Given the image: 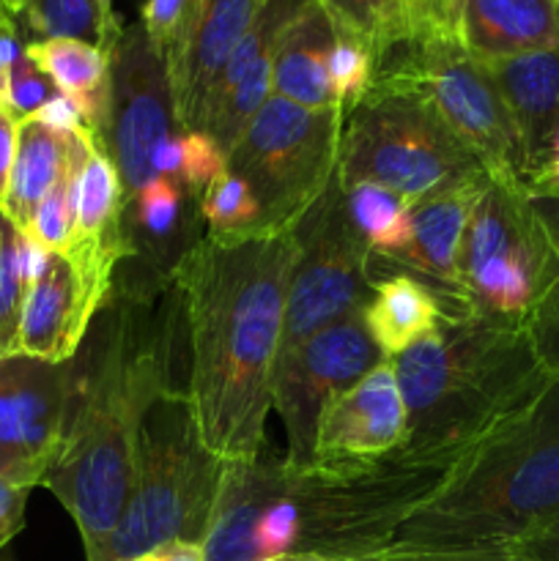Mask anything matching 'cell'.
Returning <instances> with one entry per match:
<instances>
[{
  "label": "cell",
  "mask_w": 559,
  "mask_h": 561,
  "mask_svg": "<svg viewBox=\"0 0 559 561\" xmlns=\"http://www.w3.org/2000/svg\"><path fill=\"white\" fill-rule=\"evenodd\" d=\"M228 170V153L206 131H179L153 157V175H170L203 195Z\"/></svg>",
  "instance_id": "cell-33"
},
{
  "label": "cell",
  "mask_w": 559,
  "mask_h": 561,
  "mask_svg": "<svg viewBox=\"0 0 559 561\" xmlns=\"http://www.w3.org/2000/svg\"><path fill=\"white\" fill-rule=\"evenodd\" d=\"M288 496L283 458H255L223 463L217 499L203 535V561H263L255 526L263 510Z\"/></svg>",
  "instance_id": "cell-18"
},
{
  "label": "cell",
  "mask_w": 559,
  "mask_h": 561,
  "mask_svg": "<svg viewBox=\"0 0 559 561\" xmlns=\"http://www.w3.org/2000/svg\"><path fill=\"white\" fill-rule=\"evenodd\" d=\"M334 33L362 44L373 66L417 36L414 0H318Z\"/></svg>",
  "instance_id": "cell-27"
},
{
  "label": "cell",
  "mask_w": 559,
  "mask_h": 561,
  "mask_svg": "<svg viewBox=\"0 0 559 561\" xmlns=\"http://www.w3.org/2000/svg\"><path fill=\"white\" fill-rule=\"evenodd\" d=\"M557 179H559V126H557V131H554L551 153H548V168H546V173H543V179L537 181V184H546V181H557Z\"/></svg>",
  "instance_id": "cell-46"
},
{
  "label": "cell",
  "mask_w": 559,
  "mask_h": 561,
  "mask_svg": "<svg viewBox=\"0 0 559 561\" xmlns=\"http://www.w3.org/2000/svg\"><path fill=\"white\" fill-rule=\"evenodd\" d=\"M124 225L135 261L162 274H173L175 263L206 236L201 195L170 175H153L126 201Z\"/></svg>",
  "instance_id": "cell-21"
},
{
  "label": "cell",
  "mask_w": 559,
  "mask_h": 561,
  "mask_svg": "<svg viewBox=\"0 0 559 561\" xmlns=\"http://www.w3.org/2000/svg\"><path fill=\"white\" fill-rule=\"evenodd\" d=\"M491 175L480 173L411 206V239L400 252H370L367 283L376 288L389 277H409L436 299L444 323L471 318L458 272V252L471 208Z\"/></svg>",
  "instance_id": "cell-14"
},
{
  "label": "cell",
  "mask_w": 559,
  "mask_h": 561,
  "mask_svg": "<svg viewBox=\"0 0 559 561\" xmlns=\"http://www.w3.org/2000/svg\"><path fill=\"white\" fill-rule=\"evenodd\" d=\"M373 561H526L510 548L497 551H458V553H411V557H384Z\"/></svg>",
  "instance_id": "cell-44"
},
{
  "label": "cell",
  "mask_w": 559,
  "mask_h": 561,
  "mask_svg": "<svg viewBox=\"0 0 559 561\" xmlns=\"http://www.w3.org/2000/svg\"><path fill=\"white\" fill-rule=\"evenodd\" d=\"M283 561H332L323 557H310V553H294V557H285Z\"/></svg>",
  "instance_id": "cell-50"
},
{
  "label": "cell",
  "mask_w": 559,
  "mask_h": 561,
  "mask_svg": "<svg viewBox=\"0 0 559 561\" xmlns=\"http://www.w3.org/2000/svg\"><path fill=\"white\" fill-rule=\"evenodd\" d=\"M181 389L190 343L179 283L129 257L71 359L64 436L42 480L77 524L88 561H102L129 502L142 416Z\"/></svg>",
  "instance_id": "cell-1"
},
{
  "label": "cell",
  "mask_w": 559,
  "mask_h": 561,
  "mask_svg": "<svg viewBox=\"0 0 559 561\" xmlns=\"http://www.w3.org/2000/svg\"><path fill=\"white\" fill-rule=\"evenodd\" d=\"M25 55L80 107L99 148H104L110 104V53L82 38H33Z\"/></svg>",
  "instance_id": "cell-25"
},
{
  "label": "cell",
  "mask_w": 559,
  "mask_h": 561,
  "mask_svg": "<svg viewBox=\"0 0 559 561\" xmlns=\"http://www.w3.org/2000/svg\"><path fill=\"white\" fill-rule=\"evenodd\" d=\"M482 438L453 447L400 444L365 463L288 477V496L301 515L294 553L332 561L373 559L409 515L449 485Z\"/></svg>",
  "instance_id": "cell-5"
},
{
  "label": "cell",
  "mask_w": 559,
  "mask_h": 561,
  "mask_svg": "<svg viewBox=\"0 0 559 561\" xmlns=\"http://www.w3.org/2000/svg\"><path fill=\"white\" fill-rule=\"evenodd\" d=\"M99 9H102L104 22H107V25L113 27V31H121V27H124V22H121V20H118V14H115L113 0H99Z\"/></svg>",
  "instance_id": "cell-47"
},
{
  "label": "cell",
  "mask_w": 559,
  "mask_h": 561,
  "mask_svg": "<svg viewBox=\"0 0 559 561\" xmlns=\"http://www.w3.org/2000/svg\"><path fill=\"white\" fill-rule=\"evenodd\" d=\"M362 316L387 359L403 354L442 323L436 299L409 277H389L378 283Z\"/></svg>",
  "instance_id": "cell-26"
},
{
  "label": "cell",
  "mask_w": 559,
  "mask_h": 561,
  "mask_svg": "<svg viewBox=\"0 0 559 561\" xmlns=\"http://www.w3.org/2000/svg\"><path fill=\"white\" fill-rule=\"evenodd\" d=\"M559 515V376L493 427L373 559L510 548ZM367 559V561H373Z\"/></svg>",
  "instance_id": "cell-3"
},
{
  "label": "cell",
  "mask_w": 559,
  "mask_h": 561,
  "mask_svg": "<svg viewBox=\"0 0 559 561\" xmlns=\"http://www.w3.org/2000/svg\"><path fill=\"white\" fill-rule=\"evenodd\" d=\"M71 394V362L0 359V477L36 488L58 455Z\"/></svg>",
  "instance_id": "cell-15"
},
{
  "label": "cell",
  "mask_w": 559,
  "mask_h": 561,
  "mask_svg": "<svg viewBox=\"0 0 559 561\" xmlns=\"http://www.w3.org/2000/svg\"><path fill=\"white\" fill-rule=\"evenodd\" d=\"M263 0H203L192 44L173 80L175 118L181 131H203L208 102L236 44L255 22Z\"/></svg>",
  "instance_id": "cell-20"
},
{
  "label": "cell",
  "mask_w": 559,
  "mask_h": 561,
  "mask_svg": "<svg viewBox=\"0 0 559 561\" xmlns=\"http://www.w3.org/2000/svg\"><path fill=\"white\" fill-rule=\"evenodd\" d=\"M296 230L241 241L203 236L173 268L190 343L192 420L223 463L263 453Z\"/></svg>",
  "instance_id": "cell-2"
},
{
  "label": "cell",
  "mask_w": 559,
  "mask_h": 561,
  "mask_svg": "<svg viewBox=\"0 0 559 561\" xmlns=\"http://www.w3.org/2000/svg\"><path fill=\"white\" fill-rule=\"evenodd\" d=\"M91 146H88V151H91ZM88 151L71 164L69 173H66L64 179L53 186V192L44 197L42 206L33 214L31 228L25 230L31 239H36L38 244L47 247L49 252H64L71 241V230H75V186L80 168L85 164Z\"/></svg>",
  "instance_id": "cell-36"
},
{
  "label": "cell",
  "mask_w": 559,
  "mask_h": 561,
  "mask_svg": "<svg viewBox=\"0 0 559 561\" xmlns=\"http://www.w3.org/2000/svg\"><path fill=\"white\" fill-rule=\"evenodd\" d=\"M532 190H540V192H551V195L559 197V179L557 181H546V184H537Z\"/></svg>",
  "instance_id": "cell-49"
},
{
  "label": "cell",
  "mask_w": 559,
  "mask_h": 561,
  "mask_svg": "<svg viewBox=\"0 0 559 561\" xmlns=\"http://www.w3.org/2000/svg\"><path fill=\"white\" fill-rule=\"evenodd\" d=\"M0 3H3V9L9 11L11 16H16V20H22V14H25L27 0H0Z\"/></svg>",
  "instance_id": "cell-48"
},
{
  "label": "cell",
  "mask_w": 559,
  "mask_h": 561,
  "mask_svg": "<svg viewBox=\"0 0 559 561\" xmlns=\"http://www.w3.org/2000/svg\"><path fill=\"white\" fill-rule=\"evenodd\" d=\"M384 362L387 354L373 340L362 312L312 334L299 348L280 354L272 405L285 427V474L299 477L316 463L318 422L329 398L351 389Z\"/></svg>",
  "instance_id": "cell-12"
},
{
  "label": "cell",
  "mask_w": 559,
  "mask_h": 561,
  "mask_svg": "<svg viewBox=\"0 0 559 561\" xmlns=\"http://www.w3.org/2000/svg\"><path fill=\"white\" fill-rule=\"evenodd\" d=\"M25 25L36 38H82L110 53L121 31L104 22L99 0H27Z\"/></svg>",
  "instance_id": "cell-31"
},
{
  "label": "cell",
  "mask_w": 559,
  "mask_h": 561,
  "mask_svg": "<svg viewBox=\"0 0 559 561\" xmlns=\"http://www.w3.org/2000/svg\"><path fill=\"white\" fill-rule=\"evenodd\" d=\"M126 192L118 168L93 140L75 186V230L71 241H107L124 233Z\"/></svg>",
  "instance_id": "cell-28"
},
{
  "label": "cell",
  "mask_w": 559,
  "mask_h": 561,
  "mask_svg": "<svg viewBox=\"0 0 559 561\" xmlns=\"http://www.w3.org/2000/svg\"><path fill=\"white\" fill-rule=\"evenodd\" d=\"M296 244L299 252L285 294L280 354L362 312L373 296V285L367 283L370 247L351 219L338 173L321 201L296 225Z\"/></svg>",
  "instance_id": "cell-11"
},
{
  "label": "cell",
  "mask_w": 559,
  "mask_h": 561,
  "mask_svg": "<svg viewBox=\"0 0 559 561\" xmlns=\"http://www.w3.org/2000/svg\"><path fill=\"white\" fill-rule=\"evenodd\" d=\"M151 561H203L201 542H168L159 551H153Z\"/></svg>",
  "instance_id": "cell-45"
},
{
  "label": "cell",
  "mask_w": 559,
  "mask_h": 561,
  "mask_svg": "<svg viewBox=\"0 0 559 561\" xmlns=\"http://www.w3.org/2000/svg\"><path fill=\"white\" fill-rule=\"evenodd\" d=\"M22 233L0 211V359L20 356V327L31 283L22 266Z\"/></svg>",
  "instance_id": "cell-34"
},
{
  "label": "cell",
  "mask_w": 559,
  "mask_h": 561,
  "mask_svg": "<svg viewBox=\"0 0 559 561\" xmlns=\"http://www.w3.org/2000/svg\"><path fill=\"white\" fill-rule=\"evenodd\" d=\"M329 82H332L334 99L345 113L373 82V58L367 55V49L351 38L338 36L332 58H329Z\"/></svg>",
  "instance_id": "cell-37"
},
{
  "label": "cell",
  "mask_w": 559,
  "mask_h": 561,
  "mask_svg": "<svg viewBox=\"0 0 559 561\" xmlns=\"http://www.w3.org/2000/svg\"><path fill=\"white\" fill-rule=\"evenodd\" d=\"M31 118L38 121V124L49 126V129L64 131V135H80V131L88 129L80 107H77L69 96H64V93H55V96L49 99V102L44 104L36 115H31Z\"/></svg>",
  "instance_id": "cell-41"
},
{
  "label": "cell",
  "mask_w": 559,
  "mask_h": 561,
  "mask_svg": "<svg viewBox=\"0 0 559 561\" xmlns=\"http://www.w3.org/2000/svg\"><path fill=\"white\" fill-rule=\"evenodd\" d=\"M334 42L338 33L332 20L318 5V0H310V5L290 22L280 42L272 91L307 110H343L329 82V58Z\"/></svg>",
  "instance_id": "cell-23"
},
{
  "label": "cell",
  "mask_w": 559,
  "mask_h": 561,
  "mask_svg": "<svg viewBox=\"0 0 559 561\" xmlns=\"http://www.w3.org/2000/svg\"><path fill=\"white\" fill-rule=\"evenodd\" d=\"M93 135H64L38 121H20L16 137V157L11 168L9 192H5V217L25 233L33 222V214L42 206L53 186L71 170V164L88 151Z\"/></svg>",
  "instance_id": "cell-24"
},
{
  "label": "cell",
  "mask_w": 559,
  "mask_h": 561,
  "mask_svg": "<svg viewBox=\"0 0 559 561\" xmlns=\"http://www.w3.org/2000/svg\"><path fill=\"white\" fill-rule=\"evenodd\" d=\"M510 551L526 561H559V515L543 529L532 531L529 537L510 546Z\"/></svg>",
  "instance_id": "cell-42"
},
{
  "label": "cell",
  "mask_w": 559,
  "mask_h": 561,
  "mask_svg": "<svg viewBox=\"0 0 559 561\" xmlns=\"http://www.w3.org/2000/svg\"><path fill=\"white\" fill-rule=\"evenodd\" d=\"M223 460L203 447L186 392L153 400L137 431L132 491L102 561L151 557L168 542H203Z\"/></svg>",
  "instance_id": "cell-6"
},
{
  "label": "cell",
  "mask_w": 559,
  "mask_h": 561,
  "mask_svg": "<svg viewBox=\"0 0 559 561\" xmlns=\"http://www.w3.org/2000/svg\"><path fill=\"white\" fill-rule=\"evenodd\" d=\"M201 214L206 222V236L219 241H241L263 236L261 206L250 186L225 170L217 181L201 195Z\"/></svg>",
  "instance_id": "cell-32"
},
{
  "label": "cell",
  "mask_w": 559,
  "mask_h": 561,
  "mask_svg": "<svg viewBox=\"0 0 559 561\" xmlns=\"http://www.w3.org/2000/svg\"><path fill=\"white\" fill-rule=\"evenodd\" d=\"M126 561H151L148 557H140V559H126Z\"/></svg>",
  "instance_id": "cell-51"
},
{
  "label": "cell",
  "mask_w": 559,
  "mask_h": 561,
  "mask_svg": "<svg viewBox=\"0 0 559 561\" xmlns=\"http://www.w3.org/2000/svg\"><path fill=\"white\" fill-rule=\"evenodd\" d=\"M373 80L403 82L425 93L444 124L499 184L529 186L518 135L486 64L471 58L458 36H427L389 49Z\"/></svg>",
  "instance_id": "cell-9"
},
{
  "label": "cell",
  "mask_w": 559,
  "mask_h": 561,
  "mask_svg": "<svg viewBox=\"0 0 559 561\" xmlns=\"http://www.w3.org/2000/svg\"><path fill=\"white\" fill-rule=\"evenodd\" d=\"M272 561H283V559H272Z\"/></svg>",
  "instance_id": "cell-53"
},
{
  "label": "cell",
  "mask_w": 559,
  "mask_h": 561,
  "mask_svg": "<svg viewBox=\"0 0 559 561\" xmlns=\"http://www.w3.org/2000/svg\"><path fill=\"white\" fill-rule=\"evenodd\" d=\"M548 263V241L529 186L488 181L471 208L458 252V272L471 318L524 327Z\"/></svg>",
  "instance_id": "cell-10"
},
{
  "label": "cell",
  "mask_w": 559,
  "mask_h": 561,
  "mask_svg": "<svg viewBox=\"0 0 559 561\" xmlns=\"http://www.w3.org/2000/svg\"><path fill=\"white\" fill-rule=\"evenodd\" d=\"M406 442V405L389 359L323 405L312 469L365 463Z\"/></svg>",
  "instance_id": "cell-17"
},
{
  "label": "cell",
  "mask_w": 559,
  "mask_h": 561,
  "mask_svg": "<svg viewBox=\"0 0 559 561\" xmlns=\"http://www.w3.org/2000/svg\"><path fill=\"white\" fill-rule=\"evenodd\" d=\"M168 60L140 22L124 25L110 49V104L104 151L118 168L126 201L153 179V157L179 135Z\"/></svg>",
  "instance_id": "cell-13"
},
{
  "label": "cell",
  "mask_w": 559,
  "mask_h": 561,
  "mask_svg": "<svg viewBox=\"0 0 559 561\" xmlns=\"http://www.w3.org/2000/svg\"><path fill=\"white\" fill-rule=\"evenodd\" d=\"M113 279L66 252H49L44 272L27 288L20 354L49 365L75 359L113 288Z\"/></svg>",
  "instance_id": "cell-16"
},
{
  "label": "cell",
  "mask_w": 559,
  "mask_h": 561,
  "mask_svg": "<svg viewBox=\"0 0 559 561\" xmlns=\"http://www.w3.org/2000/svg\"><path fill=\"white\" fill-rule=\"evenodd\" d=\"M203 0H146L140 9V27L148 42L168 60L170 80H175L186 49L192 44L197 20H201Z\"/></svg>",
  "instance_id": "cell-35"
},
{
  "label": "cell",
  "mask_w": 559,
  "mask_h": 561,
  "mask_svg": "<svg viewBox=\"0 0 559 561\" xmlns=\"http://www.w3.org/2000/svg\"><path fill=\"white\" fill-rule=\"evenodd\" d=\"M16 137H20V121L11 115L9 107L0 104V211L5 206V192H9L11 168L16 157Z\"/></svg>",
  "instance_id": "cell-43"
},
{
  "label": "cell",
  "mask_w": 559,
  "mask_h": 561,
  "mask_svg": "<svg viewBox=\"0 0 559 561\" xmlns=\"http://www.w3.org/2000/svg\"><path fill=\"white\" fill-rule=\"evenodd\" d=\"M486 69L491 71L515 126L532 190L546 173L554 131L559 126V47L488 60Z\"/></svg>",
  "instance_id": "cell-19"
},
{
  "label": "cell",
  "mask_w": 559,
  "mask_h": 561,
  "mask_svg": "<svg viewBox=\"0 0 559 561\" xmlns=\"http://www.w3.org/2000/svg\"><path fill=\"white\" fill-rule=\"evenodd\" d=\"M480 173L486 168L417 88L373 80L345 110L338 159L343 190L378 184L414 206Z\"/></svg>",
  "instance_id": "cell-7"
},
{
  "label": "cell",
  "mask_w": 559,
  "mask_h": 561,
  "mask_svg": "<svg viewBox=\"0 0 559 561\" xmlns=\"http://www.w3.org/2000/svg\"><path fill=\"white\" fill-rule=\"evenodd\" d=\"M351 219L370 252H400L411 239V206L378 184L345 186Z\"/></svg>",
  "instance_id": "cell-30"
},
{
  "label": "cell",
  "mask_w": 559,
  "mask_h": 561,
  "mask_svg": "<svg viewBox=\"0 0 559 561\" xmlns=\"http://www.w3.org/2000/svg\"><path fill=\"white\" fill-rule=\"evenodd\" d=\"M299 531L301 515L294 499L283 496L269 504L255 526V542L258 551H261V559L272 561L290 557L296 551V542H299Z\"/></svg>",
  "instance_id": "cell-38"
},
{
  "label": "cell",
  "mask_w": 559,
  "mask_h": 561,
  "mask_svg": "<svg viewBox=\"0 0 559 561\" xmlns=\"http://www.w3.org/2000/svg\"><path fill=\"white\" fill-rule=\"evenodd\" d=\"M458 38L482 64L554 49L559 0H458Z\"/></svg>",
  "instance_id": "cell-22"
},
{
  "label": "cell",
  "mask_w": 559,
  "mask_h": 561,
  "mask_svg": "<svg viewBox=\"0 0 559 561\" xmlns=\"http://www.w3.org/2000/svg\"><path fill=\"white\" fill-rule=\"evenodd\" d=\"M529 203L548 241V263L540 294L526 316L524 329L537 359L551 376H559V197L551 192L529 190Z\"/></svg>",
  "instance_id": "cell-29"
},
{
  "label": "cell",
  "mask_w": 559,
  "mask_h": 561,
  "mask_svg": "<svg viewBox=\"0 0 559 561\" xmlns=\"http://www.w3.org/2000/svg\"><path fill=\"white\" fill-rule=\"evenodd\" d=\"M55 93H58V88L53 85V80H49V77L27 58L25 49H22L20 60H16L14 69H11L3 107H9L16 121H25L31 118V115H36Z\"/></svg>",
  "instance_id": "cell-39"
},
{
  "label": "cell",
  "mask_w": 559,
  "mask_h": 561,
  "mask_svg": "<svg viewBox=\"0 0 559 561\" xmlns=\"http://www.w3.org/2000/svg\"><path fill=\"white\" fill-rule=\"evenodd\" d=\"M31 491L33 488L25 485V482H14L0 477V548L22 529Z\"/></svg>",
  "instance_id": "cell-40"
},
{
  "label": "cell",
  "mask_w": 559,
  "mask_h": 561,
  "mask_svg": "<svg viewBox=\"0 0 559 561\" xmlns=\"http://www.w3.org/2000/svg\"><path fill=\"white\" fill-rule=\"evenodd\" d=\"M5 14H9V11H5L3 3H0V16H5Z\"/></svg>",
  "instance_id": "cell-52"
},
{
  "label": "cell",
  "mask_w": 559,
  "mask_h": 561,
  "mask_svg": "<svg viewBox=\"0 0 559 561\" xmlns=\"http://www.w3.org/2000/svg\"><path fill=\"white\" fill-rule=\"evenodd\" d=\"M343 110H307L288 99H266L228 151L261 206L263 233H285L307 217L338 173Z\"/></svg>",
  "instance_id": "cell-8"
},
{
  "label": "cell",
  "mask_w": 559,
  "mask_h": 561,
  "mask_svg": "<svg viewBox=\"0 0 559 561\" xmlns=\"http://www.w3.org/2000/svg\"><path fill=\"white\" fill-rule=\"evenodd\" d=\"M389 365L406 405L409 447L477 442L554 378L524 327L488 318L442 321Z\"/></svg>",
  "instance_id": "cell-4"
}]
</instances>
